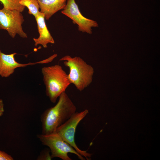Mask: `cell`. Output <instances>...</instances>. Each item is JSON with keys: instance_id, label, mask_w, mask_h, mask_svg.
Returning a JSON list of instances; mask_svg holds the SVG:
<instances>
[{"instance_id": "6da1fadb", "label": "cell", "mask_w": 160, "mask_h": 160, "mask_svg": "<svg viewBox=\"0 0 160 160\" xmlns=\"http://www.w3.org/2000/svg\"><path fill=\"white\" fill-rule=\"evenodd\" d=\"M76 108L65 92L59 97L56 104L46 109L41 117L42 134H49L67 121L76 112Z\"/></svg>"}, {"instance_id": "7a4b0ae2", "label": "cell", "mask_w": 160, "mask_h": 160, "mask_svg": "<svg viewBox=\"0 0 160 160\" xmlns=\"http://www.w3.org/2000/svg\"><path fill=\"white\" fill-rule=\"evenodd\" d=\"M46 94L51 102L55 103L58 97L71 84L68 75L59 65L41 68Z\"/></svg>"}, {"instance_id": "3957f363", "label": "cell", "mask_w": 160, "mask_h": 160, "mask_svg": "<svg viewBox=\"0 0 160 160\" xmlns=\"http://www.w3.org/2000/svg\"><path fill=\"white\" fill-rule=\"evenodd\" d=\"M60 61H64L65 66L69 68L68 79L71 83L79 91L83 90L91 83L94 69L82 58L77 56L72 57L67 55L60 59Z\"/></svg>"}, {"instance_id": "277c9868", "label": "cell", "mask_w": 160, "mask_h": 160, "mask_svg": "<svg viewBox=\"0 0 160 160\" xmlns=\"http://www.w3.org/2000/svg\"><path fill=\"white\" fill-rule=\"evenodd\" d=\"M37 136L43 145L49 147L52 159L57 157L63 160H71L68 155L70 153L76 155L80 160L86 159L56 132L47 135L38 134Z\"/></svg>"}, {"instance_id": "5b68a950", "label": "cell", "mask_w": 160, "mask_h": 160, "mask_svg": "<svg viewBox=\"0 0 160 160\" xmlns=\"http://www.w3.org/2000/svg\"><path fill=\"white\" fill-rule=\"evenodd\" d=\"M88 113L89 111L87 109L80 112H76L65 123L58 127L55 132L87 160L90 159L92 154L79 148L75 143L74 138L77 127Z\"/></svg>"}, {"instance_id": "8992f818", "label": "cell", "mask_w": 160, "mask_h": 160, "mask_svg": "<svg viewBox=\"0 0 160 160\" xmlns=\"http://www.w3.org/2000/svg\"><path fill=\"white\" fill-rule=\"evenodd\" d=\"M21 13L17 10H10L4 7L0 9V29L6 30L12 38L17 34L22 38H27L22 26L24 20Z\"/></svg>"}, {"instance_id": "52a82bcc", "label": "cell", "mask_w": 160, "mask_h": 160, "mask_svg": "<svg viewBox=\"0 0 160 160\" xmlns=\"http://www.w3.org/2000/svg\"><path fill=\"white\" fill-rule=\"evenodd\" d=\"M61 12L71 19L74 24L77 25L78 30L83 32L91 34L92 28L98 26L96 22L81 14L75 0H67L66 5Z\"/></svg>"}, {"instance_id": "ba28073f", "label": "cell", "mask_w": 160, "mask_h": 160, "mask_svg": "<svg viewBox=\"0 0 160 160\" xmlns=\"http://www.w3.org/2000/svg\"><path fill=\"white\" fill-rule=\"evenodd\" d=\"M17 54L14 53L10 54H6L0 50V76L2 77L7 78L13 74L15 69L19 67H23L29 65L37 64L47 63L52 61L51 57L44 60L35 63H29L22 64L17 62L14 58Z\"/></svg>"}, {"instance_id": "9c48e42d", "label": "cell", "mask_w": 160, "mask_h": 160, "mask_svg": "<svg viewBox=\"0 0 160 160\" xmlns=\"http://www.w3.org/2000/svg\"><path fill=\"white\" fill-rule=\"evenodd\" d=\"M37 25L39 36L37 38H33L34 45H41L44 48L47 47L48 43L54 44L55 41L48 30L45 23L44 15L40 11L35 17Z\"/></svg>"}, {"instance_id": "30bf717a", "label": "cell", "mask_w": 160, "mask_h": 160, "mask_svg": "<svg viewBox=\"0 0 160 160\" xmlns=\"http://www.w3.org/2000/svg\"><path fill=\"white\" fill-rule=\"evenodd\" d=\"M39 11L47 20L55 13L65 7L67 0H37Z\"/></svg>"}, {"instance_id": "8fae6325", "label": "cell", "mask_w": 160, "mask_h": 160, "mask_svg": "<svg viewBox=\"0 0 160 160\" xmlns=\"http://www.w3.org/2000/svg\"><path fill=\"white\" fill-rule=\"evenodd\" d=\"M20 4L28 9V13L36 17L39 12V7L37 0H20Z\"/></svg>"}, {"instance_id": "7c38bea8", "label": "cell", "mask_w": 160, "mask_h": 160, "mask_svg": "<svg viewBox=\"0 0 160 160\" xmlns=\"http://www.w3.org/2000/svg\"><path fill=\"white\" fill-rule=\"evenodd\" d=\"M19 1L20 0H0L4 8L10 10H17L22 12L25 7L21 5Z\"/></svg>"}, {"instance_id": "4fadbf2b", "label": "cell", "mask_w": 160, "mask_h": 160, "mask_svg": "<svg viewBox=\"0 0 160 160\" xmlns=\"http://www.w3.org/2000/svg\"><path fill=\"white\" fill-rule=\"evenodd\" d=\"M50 150L49 149L46 148L43 150L38 156V160H51V157Z\"/></svg>"}, {"instance_id": "5bb4252c", "label": "cell", "mask_w": 160, "mask_h": 160, "mask_svg": "<svg viewBox=\"0 0 160 160\" xmlns=\"http://www.w3.org/2000/svg\"><path fill=\"white\" fill-rule=\"evenodd\" d=\"M12 156L4 151L0 150V160H13Z\"/></svg>"}, {"instance_id": "9a60e30c", "label": "cell", "mask_w": 160, "mask_h": 160, "mask_svg": "<svg viewBox=\"0 0 160 160\" xmlns=\"http://www.w3.org/2000/svg\"><path fill=\"white\" fill-rule=\"evenodd\" d=\"M4 112V104L2 99H0V116H2Z\"/></svg>"}]
</instances>
